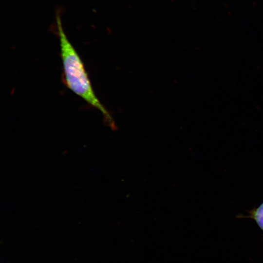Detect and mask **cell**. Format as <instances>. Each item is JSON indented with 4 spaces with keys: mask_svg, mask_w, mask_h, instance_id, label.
Wrapping results in <instances>:
<instances>
[{
    "mask_svg": "<svg viewBox=\"0 0 263 263\" xmlns=\"http://www.w3.org/2000/svg\"><path fill=\"white\" fill-rule=\"evenodd\" d=\"M56 23L64 77L67 86L88 104L100 111L106 125L113 130H116L113 117L96 97L83 62L63 29L59 15L56 17Z\"/></svg>",
    "mask_w": 263,
    "mask_h": 263,
    "instance_id": "6da1fadb",
    "label": "cell"
},
{
    "mask_svg": "<svg viewBox=\"0 0 263 263\" xmlns=\"http://www.w3.org/2000/svg\"><path fill=\"white\" fill-rule=\"evenodd\" d=\"M248 216L253 219L263 231V202L258 207L250 211Z\"/></svg>",
    "mask_w": 263,
    "mask_h": 263,
    "instance_id": "7a4b0ae2",
    "label": "cell"
}]
</instances>
